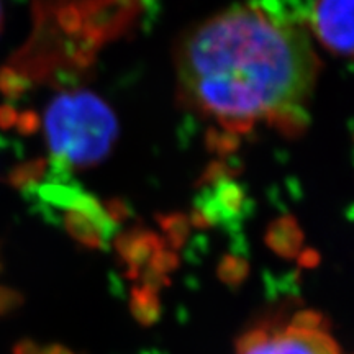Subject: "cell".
<instances>
[{"label": "cell", "instance_id": "1", "mask_svg": "<svg viewBox=\"0 0 354 354\" xmlns=\"http://www.w3.org/2000/svg\"><path fill=\"white\" fill-rule=\"evenodd\" d=\"M187 104L225 125H250L307 100L318 59L307 33L281 13L236 6L185 35L176 55Z\"/></svg>", "mask_w": 354, "mask_h": 354}, {"label": "cell", "instance_id": "6", "mask_svg": "<svg viewBox=\"0 0 354 354\" xmlns=\"http://www.w3.org/2000/svg\"><path fill=\"white\" fill-rule=\"evenodd\" d=\"M159 292L141 286L131 289L130 308L131 315L138 320L141 325L151 326L158 322L161 315V302H159Z\"/></svg>", "mask_w": 354, "mask_h": 354}, {"label": "cell", "instance_id": "2", "mask_svg": "<svg viewBox=\"0 0 354 354\" xmlns=\"http://www.w3.org/2000/svg\"><path fill=\"white\" fill-rule=\"evenodd\" d=\"M117 118L99 95L87 91L59 94L44 113V136L53 174H71L99 165L112 151Z\"/></svg>", "mask_w": 354, "mask_h": 354}, {"label": "cell", "instance_id": "17", "mask_svg": "<svg viewBox=\"0 0 354 354\" xmlns=\"http://www.w3.org/2000/svg\"><path fill=\"white\" fill-rule=\"evenodd\" d=\"M39 354H74V353L68 348L61 346V344H53V346L39 349Z\"/></svg>", "mask_w": 354, "mask_h": 354}, {"label": "cell", "instance_id": "9", "mask_svg": "<svg viewBox=\"0 0 354 354\" xmlns=\"http://www.w3.org/2000/svg\"><path fill=\"white\" fill-rule=\"evenodd\" d=\"M30 86H32L30 77H26V74H21L19 69L10 68V66L0 69V92L7 99H20L21 95L26 94Z\"/></svg>", "mask_w": 354, "mask_h": 354}, {"label": "cell", "instance_id": "15", "mask_svg": "<svg viewBox=\"0 0 354 354\" xmlns=\"http://www.w3.org/2000/svg\"><path fill=\"white\" fill-rule=\"evenodd\" d=\"M19 112L12 104L0 105V130H10L17 125Z\"/></svg>", "mask_w": 354, "mask_h": 354}, {"label": "cell", "instance_id": "14", "mask_svg": "<svg viewBox=\"0 0 354 354\" xmlns=\"http://www.w3.org/2000/svg\"><path fill=\"white\" fill-rule=\"evenodd\" d=\"M39 115L33 110H25V112L19 113L17 118V130L20 135H35L39 130Z\"/></svg>", "mask_w": 354, "mask_h": 354}, {"label": "cell", "instance_id": "7", "mask_svg": "<svg viewBox=\"0 0 354 354\" xmlns=\"http://www.w3.org/2000/svg\"><path fill=\"white\" fill-rule=\"evenodd\" d=\"M268 245L276 251L277 254L290 258L297 254L300 245H302V233L299 232L297 225L290 220L277 221L268 233Z\"/></svg>", "mask_w": 354, "mask_h": 354}, {"label": "cell", "instance_id": "8", "mask_svg": "<svg viewBox=\"0 0 354 354\" xmlns=\"http://www.w3.org/2000/svg\"><path fill=\"white\" fill-rule=\"evenodd\" d=\"M46 171L48 161H44L41 158L30 159V161H24L17 165L8 172L7 183L15 189L26 190L41 183L43 177L46 176Z\"/></svg>", "mask_w": 354, "mask_h": 354}, {"label": "cell", "instance_id": "18", "mask_svg": "<svg viewBox=\"0 0 354 354\" xmlns=\"http://www.w3.org/2000/svg\"><path fill=\"white\" fill-rule=\"evenodd\" d=\"M3 25V13H2V6H0V30H2Z\"/></svg>", "mask_w": 354, "mask_h": 354}, {"label": "cell", "instance_id": "5", "mask_svg": "<svg viewBox=\"0 0 354 354\" xmlns=\"http://www.w3.org/2000/svg\"><path fill=\"white\" fill-rule=\"evenodd\" d=\"M118 254L128 264V276L136 279L149 264L153 256L158 253L159 248L158 238L153 234H130V236H122L117 243Z\"/></svg>", "mask_w": 354, "mask_h": 354}, {"label": "cell", "instance_id": "4", "mask_svg": "<svg viewBox=\"0 0 354 354\" xmlns=\"http://www.w3.org/2000/svg\"><path fill=\"white\" fill-rule=\"evenodd\" d=\"M312 26L330 51L354 56V0H317Z\"/></svg>", "mask_w": 354, "mask_h": 354}, {"label": "cell", "instance_id": "13", "mask_svg": "<svg viewBox=\"0 0 354 354\" xmlns=\"http://www.w3.org/2000/svg\"><path fill=\"white\" fill-rule=\"evenodd\" d=\"M57 21L68 33H74L81 28V13L74 6H66L57 12Z\"/></svg>", "mask_w": 354, "mask_h": 354}, {"label": "cell", "instance_id": "12", "mask_svg": "<svg viewBox=\"0 0 354 354\" xmlns=\"http://www.w3.org/2000/svg\"><path fill=\"white\" fill-rule=\"evenodd\" d=\"M21 304H24V297L19 290L0 286V317L10 315L17 308L21 307Z\"/></svg>", "mask_w": 354, "mask_h": 354}, {"label": "cell", "instance_id": "19", "mask_svg": "<svg viewBox=\"0 0 354 354\" xmlns=\"http://www.w3.org/2000/svg\"><path fill=\"white\" fill-rule=\"evenodd\" d=\"M0 269H2V261H0Z\"/></svg>", "mask_w": 354, "mask_h": 354}, {"label": "cell", "instance_id": "3", "mask_svg": "<svg viewBox=\"0 0 354 354\" xmlns=\"http://www.w3.org/2000/svg\"><path fill=\"white\" fill-rule=\"evenodd\" d=\"M236 354H339V349L326 330L263 322L236 339Z\"/></svg>", "mask_w": 354, "mask_h": 354}, {"label": "cell", "instance_id": "10", "mask_svg": "<svg viewBox=\"0 0 354 354\" xmlns=\"http://www.w3.org/2000/svg\"><path fill=\"white\" fill-rule=\"evenodd\" d=\"M218 276L228 287H238L248 276V263L238 258H225L218 268Z\"/></svg>", "mask_w": 354, "mask_h": 354}, {"label": "cell", "instance_id": "11", "mask_svg": "<svg viewBox=\"0 0 354 354\" xmlns=\"http://www.w3.org/2000/svg\"><path fill=\"white\" fill-rule=\"evenodd\" d=\"M292 326H297V328L304 330H326L325 317L320 315L318 312H313V310H304V312L295 313L290 320Z\"/></svg>", "mask_w": 354, "mask_h": 354}, {"label": "cell", "instance_id": "16", "mask_svg": "<svg viewBox=\"0 0 354 354\" xmlns=\"http://www.w3.org/2000/svg\"><path fill=\"white\" fill-rule=\"evenodd\" d=\"M39 348L37 343L33 342H21L13 349V354H39Z\"/></svg>", "mask_w": 354, "mask_h": 354}]
</instances>
